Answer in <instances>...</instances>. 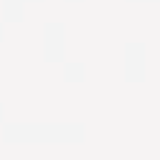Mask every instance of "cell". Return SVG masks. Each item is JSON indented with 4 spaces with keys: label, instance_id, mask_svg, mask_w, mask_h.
Segmentation results:
<instances>
[{
    "label": "cell",
    "instance_id": "6da1fadb",
    "mask_svg": "<svg viewBox=\"0 0 160 160\" xmlns=\"http://www.w3.org/2000/svg\"><path fill=\"white\" fill-rule=\"evenodd\" d=\"M45 55L50 60L65 58V25L60 20H52L45 28Z\"/></svg>",
    "mask_w": 160,
    "mask_h": 160
},
{
    "label": "cell",
    "instance_id": "8992f818",
    "mask_svg": "<svg viewBox=\"0 0 160 160\" xmlns=\"http://www.w3.org/2000/svg\"><path fill=\"white\" fill-rule=\"evenodd\" d=\"M2 32H5V25H2V20H0V38H2Z\"/></svg>",
    "mask_w": 160,
    "mask_h": 160
},
{
    "label": "cell",
    "instance_id": "5b68a950",
    "mask_svg": "<svg viewBox=\"0 0 160 160\" xmlns=\"http://www.w3.org/2000/svg\"><path fill=\"white\" fill-rule=\"evenodd\" d=\"M0 122H5V105L0 102Z\"/></svg>",
    "mask_w": 160,
    "mask_h": 160
},
{
    "label": "cell",
    "instance_id": "277c9868",
    "mask_svg": "<svg viewBox=\"0 0 160 160\" xmlns=\"http://www.w3.org/2000/svg\"><path fill=\"white\" fill-rule=\"evenodd\" d=\"M2 8H5V15L8 18H20L22 10H25V0H2Z\"/></svg>",
    "mask_w": 160,
    "mask_h": 160
},
{
    "label": "cell",
    "instance_id": "7a4b0ae2",
    "mask_svg": "<svg viewBox=\"0 0 160 160\" xmlns=\"http://www.w3.org/2000/svg\"><path fill=\"white\" fill-rule=\"evenodd\" d=\"M142 75H145V45L130 42L128 45V78L140 80Z\"/></svg>",
    "mask_w": 160,
    "mask_h": 160
},
{
    "label": "cell",
    "instance_id": "3957f363",
    "mask_svg": "<svg viewBox=\"0 0 160 160\" xmlns=\"http://www.w3.org/2000/svg\"><path fill=\"white\" fill-rule=\"evenodd\" d=\"M65 75L70 80H82L85 78V62L82 60H68L65 62Z\"/></svg>",
    "mask_w": 160,
    "mask_h": 160
}]
</instances>
